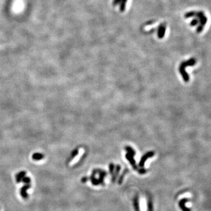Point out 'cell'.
<instances>
[{
  "instance_id": "6da1fadb",
  "label": "cell",
  "mask_w": 211,
  "mask_h": 211,
  "mask_svg": "<svg viewBox=\"0 0 211 211\" xmlns=\"http://www.w3.org/2000/svg\"><path fill=\"white\" fill-rule=\"evenodd\" d=\"M196 63V60L195 58H191L190 59L184 61L180 64L179 67V72L185 82H188L190 80V76L188 73L185 71V68L188 66H193Z\"/></svg>"
},
{
  "instance_id": "7a4b0ae2",
  "label": "cell",
  "mask_w": 211,
  "mask_h": 211,
  "mask_svg": "<svg viewBox=\"0 0 211 211\" xmlns=\"http://www.w3.org/2000/svg\"><path fill=\"white\" fill-rule=\"evenodd\" d=\"M198 20H199V24L196 29V32L200 33L204 30V28L208 21L207 17L205 15V13L203 11H197L196 12L195 16Z\"/></svg>"
},
{
  "instance_id": "3957f363",
  "label": "cell",
  "mask_w": 211,
  "mask_h": 211,
  "mask_svg": "<svg viewBox=\"0 0 211 211\" xmlns=\"http://www.w3.org/2000/svg\"><path fill=\"white\" fill-rule=\"evenodd\" d=\"M31 187V184H25L23 186H22V188L20 190V194L22 197L23 199H28L29 197L28 194L27 192V191L30 189Z\"/></svg>"
},
{
  "instance_id": "277c9868",
  "label": "cell",
  "mask_w": 211,
  "mask_h": 211,
  "mask_svg": "<svg viewBox=\"0 0 211 211\" xmlns=\"http://www.w3.org/2000/svg\"><path fill=\"white\" fill-rule=\"evenodd\" d=\"M128 0H113V5L117 6V5H120V12H124L125 11L126 3H127Z\"/></svg>"
},
{
  "instance_id": "5b68a950",
  "label": "cell",
  "mask_w": 211,
  "mask_h": 211,
  "mask_svg": "<svg viewBox=\"0 0 211 211\" xmlns=\"http://www.w3.org/2000/svg\"><path fill=\"white\" fill-rule=\"evenodd\" d=\"M166 24L161 23L158 28V33L157 35L159 39H162L165 35L166 32Z\"/></svg>"
},
{
  "instance_id": "8992f818",
  "label": "cell",
  "mask_w": 211,
  "mask_h": 211,
  "mask_svg": "<svg viewBox=\"0 0 211 211\" xmlns=\"http://www.w3.org/2000/svg\"><path fill=\"white\" fill-rule=\"evenodd\" d=\"M154 155V153L153 151L148 152L147 153H146L145 154H144L142 157V158H141V160H140V163H139V166L143 167L144 165V163L145 162V161L147 160V159L148 158H150V157H153Z\"/></svg>"
},
{
  "instance_id": "52a82bcc",
  "label": "cell",
  "mask_w": 211,
  "mask_h": 211,
  "mask_svg": "<svg viewBox=\"0 0 211 211\" xmlns=\"http://www.w3.org/2000/svg\"><path fill=\"white\" fill-rule=\"evenodd\" d=\"M126 158L127 159V160L129 161V162L130 163L131 165L133 166V167L134 168V169H137V167L136 166V164H135V160L133 158V156L131 155L130 154H126Z\"/></svg>"
},
{
  "instance_id": "ba28073f",
  "label": "cell",
  "mask_w": 211,
  "mask_h": 211,
  "mask_svg": "<svg viewBox=\"0 0 211 211\" xmlns=\"http://www.w3.org/2000/svg\"><path fill=\"white\" fill-rule=\"evenodd\" d=\"M27 174V172L25 171H21L19 173H18L16 175V181L17 183H20L22 182V180L24 177H25Z\"/></svg>"
},
{
  "instance_id": "9c48e42d",
  "label": "cell",
  "mask_w": 211,
  "mask_h": 211,
  "mask_svg": "<svg viewBox=\"0 0 211 211\" xmlns=\"http://www.w3.org/2000/svg\"><path fill=\"white\" fill-rule=\"evenodd\" d=\"M188 201L187 199H183L182 200L180 203H179V205L180 207L181 208V209L183 210V211H190V209H188V208H187L185 205V204Z\"/></svg>"
},
{
  "instance_id": "30bf717a",
  "label": "cell",
  "mask_w": 211,
  "mask_h": 211,
  "mask_svg": "<svg viewBox=\"0 0 211 211\" xmlns=\"http://www.w3.org/2000/svg\"><path fill=\"white\" fill-rule=\"evenodd\" d=\"M32 158L34 161H40L44 158V155L40 153H35L32 155Z\"/></svg>"
},
{
  "instance_id": "8fae6325",
  "label": "cell",
  "mask_w": 211,
  "mask_h": 211,
  "mask_svg": "<svg viewBox=\"0 0 211 211\" xmlns=\"http://www.w3.org/2000/svg\"><path fill=\"white\" fill-rule=\"evenodd\" d=\"M125 150L126 151L128 152V154H130L132 156H134L135 155V151L133 150V149L131 147H129V146H127L125 147Z\"/></svg>"
},
{
  "instance_id": "7c38bea8",
  "label": "cell",
  "mask_w": 211,
  "mask_h": 211,
  "mask_svg": "<svg viewBox=\"0 0 211 211\" xmlns=\"http://www.w3.org/2000/svg\"><path fill=\"white\" fill-rule=\"evenodd\" d=\"M195 14L196 12L195 11H190L185 13L184 17L185 18H191V17H194L195 16Z\"/></svg>"
},
{
  "instance_id": "4fadbf2b",
  "label": "cell",
  "mask_w": 211,
  "mask_h": 211,
  "mask_svg": "<svg viewBox=\"0 0 211 211\" xmlns=\"http://www.w3.org/2000/svg\"><path fill=\"white\" fill-rule=\"evenodd\" d=\"M199 24V20H198L196 18L192 19L191 21V23H190V25L191 26H192V27H195V26H196L198 25Z\"/></svg>"
},
{
  "instance_id": "5bb4252c",
  "label": "cell",
  "mask_w": 211,
  "mask_h": 211,
  "mask_svg": "<svg viewBox=\"0 0 211 211\" xmlns=\"http://www.w3.org/2000/svg\"><path fill=\"white\" fill-rule=\"evenodd\" d=\"M22 181L25 184H30V183H31V180L30 177H26V176H25V177H24L23 178V179H22Z\"/></svg>"
},
{
  "instance_id": "9a60e30c",
  "label": "cell",
  "mask_w": 211,
  "mask_h": 211,
  "mask_svg": "<svg viewBox=\"0 0 211 211\" xmlns=\"http://www.w3.org/2000/svg\"><path fill=\"white\" fill-rule=\"evenodd\" d=\"M78 153H79V151H78V149H75V150H74L73 151H72V154H71V156H70V159H73V158H74V157H75L78 154ZM70 159V160H71Z\"/></svg>"
},
{
  "instance_id": "2e32d148",
  "label": "cell",
  "mask_w": 211,
  "mask_h": 211,
  "mask_svg": "<svg viewBox=\"0 0 211 211\" xmlns=\"http://www.w3.org/2000/svg\"><path fill=\"white\" fill-rule=\"evenodd\" d=\"M113 171H114V165L113 164H110V172L111 175H113Z\"/></svg>"
},
{
  "instance_id": "e0dca14e",
  "label": "cell",
  "mask_w": 211,
  "mask_h": 211,
  "mask_svg": "<svg viewBox=\"0 0 211 211\" xmlns=\"http://www.w3.org/2000/svg\"><path fill=\"white\" fill-rule=\"evenodd\" d=\"M120 165H117V167H116V175H115V176L114 177V178H113V181H115V179H116V177L118 175V173H119V171H120Z\"/></svg>"
},
{
  "instance_id": "ac0fdd59",
  "label": "cell",
  "mask_w": 211,
  "mask_h": 211,
  "mask_svg": "<svg viewBox=\"0 0 211 211\" xmlns=\"http://www.w3.org/2000/svg\"><path fill=\"white\" fill-rule=\"evenodd\" d=\"M139 173H141V174H143V173H145L146 172V170L144 169V168H143V169H141L139 171Z\"/></svg>"
},
{
  "instance_id": "d6986e66",
  "label": "cell",
  "mask_w": 211,
  "mask_h": 211,
  "mask_svg": "<svg viewBox=\"0 0 211 211\" xmlns=\"http://www.w3.org/2000/svg\"><path fill=\"white\" fill-rule=\"evenodd\" d=\"M89 178H87V177H83L82 179V181L83 182H86L87 181H88V180Z\"/></svg>"
}]
</instances>
